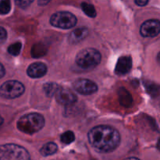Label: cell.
<instances>
[{
    "instance_id": "obj_6",
    "label": "cell",
    "mask_w": 160,
    "mask_h": 160,
    "mask_svg": "<svg viewBox=\"0 0 160 160\" xmlns=\"http://www.w3.org/2000/svg\"><path fill=\"white\" fill-rule=\"evenodd\" d=\"M24 86L17 81H8L0 87V96L5 98H16L24 92Z\"/></svg>"
},
{
    "instance_id": "obj_21",
    "label": "cell",
    "mask_w": 160,
    "mask_h": 160,
    "mask_svg": "<svg viewBox=\"0 0 160 160\" xmlns=\"http://www.w3.org/2000/svg\"><path fill=\"white\" fill-rule=\"evenodd\" d=\"M147 90H148V93L151 94L152 96H156L159 94V88L156 85L153 84H148L146 86Z\"/></svg>"
},
{
    "instance_id": "obj_14",
    "label": "cell",
    "mask_w": 160,
    "mask_h": 160,
    "mask_svg": "<svg viewBox=\"0 0 160 160\" xmlns=\"http://www.w3.org/2000/svg\"><path fill=\"white\" fill-rule=\"evenodd\" d=\"M57 151V145L53 142H48L43 145L42 148H41V154L42 156H51V155L54 154Z\"/></svg>"
},
{
    "instance_id": "obj_18",
    "label": "cell",
    "mask_w": 160,
    "mask_h": 160,
    "mask_svg": "<svg viewBox=\"0 0 160 160\" xmlns=\"http://www.w3.org/2000/svg\"><path fill=\"white\" fill-rule=\"evenodd\" d=\"M74 140V134L70 131H66L65 133H63V134L61 135V142L63 144H66V145H69V144L72 143Z\"/></svg>"
},
{
    "instance_id": "obj_12",
    "label": "cell",
    "mask_w": 160,
    "mask_h": 160,
    "mask_svg": "<svg viewBox=\"0 0 160 160\" xmlns=\"http://www.w3.org/2000/svg\"><path fill=\"white\" fill-rule=\"evenodd\" d=\"M88 34V30L84 27L78 28L77 29L73 30L69 36V42L71 44L79 43L82 40H84Z\"/></svg>"
},
{
    "instance_id": "obj_23",
    "label": "cell",
    "mask_w": 160,
    "mask_h": 160,
    "mask_svg": "<svg viewBox=\"0 0 160 160\" xmlns=\"http://www.w3.org/2000/svg\"><path fill=\"white\" fill-rule=\"evenodd\" d=\"M7 38V32L3 28L0 27V44L3 43Z\"/></svg>"
},
{
    "instance_id": "obj_10",
    "label": "cell",
    "mask_w": 160,
    "mask_h": 160,
    "mask_svg": "<svg viewBox=\"0 0 160 160\" xmlns=\"http://www.w3.org/2000/svg\"><path fill=\"white\" fill-rule=\"evenodd\" d=\"M131 67H132V59L131 56H120L116 65L115 73L118 75H124L131 70Z\"/></svg>"
},
{
    "instance_id": "obj_26",
    "label": "cell",
    "mask_w": 160,
    "mask_h": 160,
    "mask_svg": "<svg viewBox=\"0 0 160 160\" xmlns=\"http://www.w3.org/2000/svg\"><path fill=\"white\" fill-rule=\"evenodd\" d=\"M5 75V69L4 67L0 63V78H2L3 76Z\"/></svg>"
},
{
    "instance_id": "obj_2",
    "label": "cell",
    "mask_w": 160,
    "mask_h": 160,
    "mask_svg": "<svg viewBox=\"0 0 160 160\" xmlns=\"http://www.w3.org/2000/svg\"><path fill=\"white\" fill-rule=\"evenodd\" d=\"M44 124V117L41 114L33 112L22 117L17 122V128L25 134H33L40 131Z\"/></svg>"
},
{
    "instance_id": "obj_11",
    "label": "cell",
    "mask_w": 160,
    "mask_h": 160,
    "mask_svg": "<svg viewBox=\"0 0 160 160\" xmlns=\"http://www.w3.org/2000/svg\"><path fill=\"white\" fill-rule=\"evenodd\" d=\"M27 73L29 77L32 78H39L45 76L47 73V67L45 64L42 62H34L29 66L28 68Z\"/></svg>"
},
{
    "instance_id": "obj_16",
    "label": "cell",
    "mask_w": 160,
    "mask_h": 160,
    "mask_svg": "<svg viewBox=\"0 0 160 160\" xmlns=\"http://www.w3.org/2000/svg\"><path fill=\"white\" fill-rule=\"evenodd\" d=\"M81 6L84 13L88 16L89 17L94 18V17H96V11H95V7L92 4H89V3L87 2H82L81 4Z\"/></svg>"
},
{
    "instance_id": "obj_3",
    "label": "cell",
    "mask_w": 160,
    "mask_h": 160,
    "mask_svg": "<svg viewBox=\"0 0 160 160\" xmlns=\"http://www.w3.org/2000/svg\"><path fill=\"white\" fill-rule=\"evenodd\" d=\"M101 54L95 48H84L80 51L76 56V63L84 70L96 67L101 62Z\"/></svg>"
},
{
    "instance_id": "obj_30",
    "label": "cell",
    "mask_w": 160,
    "mask_h": 160,
    "mask_svg": "<svg viewBox=\"0 0 160 160\" xmlns=\"http://www.w3.org/2000/svg\"><path fill=\"white\" fill-rule=\"evenodd\" d=\"M158 62H159V63L160 65V52L159 53V55H158Z\"/></svg>"
},
{
    "instance_id": "obj_20",
    "label": "cell",
    "mask_w": 160,
    "mask_h": 160,
    "mask_svg": "<svg viewBox=\"0 0 160 160\" xmlns=\"http://www.w3.org/2000/svg\"><path fill=\"white\" fill-rule=\"evenodd\" d=\"M11 9L10 0L0 1V14H7Z\"/></svg>"
},
{
    "instance_id": "obj_28",
    "label": "cell",
    "mask_w": 160,
    "mask_h": 160,
    "mask_svg": "<svg viewBox=\"0 0 160 160\" xmlns=\"http://www.w3.org/2000/svg\"><path fill=\"white\" fill-rule=\"evenodd\" d=\"M157 148H158V149L160 150V138L159 139V141H158V143H157Z\"/></svg>"
},
{
    "instance_id": "obj_25",
    "label": "cell",
    "mask_w": 160,
    "mask_h": 160,
    "mask_svg": "<svg viewBox=\"0 0 160 160\" xmlns=\"http://www.w3.org/2000/svg\"><path fill=\"white\" fill-rule=\"evenodd\" d=\"M51 1L52 0H38V5L39 6H45Z\"/></svg>"
},
{
    "instance_id": "obj_19",
    "label": "cell",
    "mask_w": 160,
    "mask_h": 160,
    "mask_svg": "<svg viewBox=\"0 0 160 160\" xmlns=\"http://www.w3.org/2000/svg\"><path fill=\"white\" fill-rule=\"evenodd\" d=\"M21 47L22 44L20 42H16V43L9 45L8 48V52L9 54L12 55V56H18L21 50Z\"/></svg>"
},
{
    "instance_id": "obj_29",
    "label": "cell",
    "mask_w": 160,
    "mask_h": 160,
    "mask_svg": "<svg viewBox=\"0 0 160 160\" xmlns=\"http://www.w3.org/2000/svg\"><path fill=\"white\" fill-rule=\"evenodd\" d=\"M2 123H3V119H2V117L0 116V125H2Z\"/></svg>"
},
{
    "instance_id": "obj_24",
    "label": "cell",
    "mask_w": 160,
    "mask_h": 160,
    "mask_svg": "<svg viewBox=\"0 0 160 160\" xmlns=\"http://www.w3.org/2000/svg\"><path fill=\"white\" fill-rule=\"evenodd\" d=\"M148 0H135V3L139 6H145L148 4Z\"/></svg>"
},
{
    "instance_id": "obj_9",
    "label": "cell",
    "mask_w": 160,
    "mask_h": 160,
    "mask_svg": "<svg viewBox=\"0 0 160 160\" xmlns=\"http://www.w3.org/2000/svg\"><path fill=\"white\" fill-rule=\"evenodd\" d=\"M56 99L59 104L70 106L77 102V96L70 89L66 88H59L55 94Z\"/></svg>"
},
{
    "instance_id": "obj_8",
    "label": "cell",
    "mask_w": 160,
    "mask_h": 160,
    "mask_svg": "<svg viewBox=\"0 0 160 160\" xmlns=\"http://www.w3.org/2000/svg\"><path fill=\"white\" fill-rule=\"evenodd\" d=\"M141 34L145 38H153L160 33V20H148L142 23Z\"/></svg>"
},
{
    "instance_id": "obj_7",
    "label": "cell",
    "mask_w": 160,
    "mask_h": 160,
    "mask_svg": "<svg viewBox=\"0 0 160 160\" xmlns=\"http://www.w3.org/2000/svg\"><path fill=\"white\" fill-rule=\"evenodd\" d=\"M73 85L75 91L84 95H92L98 90L97 84L88 79H78Z\"/></svg>"
},
{
    "instance_id": "obj_13",
    "label": "cell",
    "mask_w": 160,
    "mask_h": 160,
    "mask_svg": "<svg viewBox=\"0 0 160 160\" xmlns=\"http://www.w3.org/2000/svg\"><path fill=\"white\" fill-rule=\"evenodd\" d=\"M119 100L120 103L124 107H130L132 104V97L131 94L128 92L125 88H121L119 89Z\"/></svg>"
},
{
    "instance_id": "obj_22",
    "label": "cell",
    "mask_w": 160,
    "mask_h": 160,
    "mask_svg": "<svg viewBox=\"0 0 160 160\" xmlns=\"http://www.w3.org/2000/svg\"><path fill=\"white\" fill-rule=\"evenodd\" d=\"M33 1L34 0H15V2L19 7L24 9L29 6L33 2Z\"/></svg>"
},
{
    "instance_id": "obj_4",
    "label": "cell",
    "mask_w": 160,
    "mask_h": 160,
    "mask_svg": "<svg viewBox=\"0 0 160 160\" xmlns=\"http://www.w3.org/2000/svg\"><path fill=\"white\" fill-rule=\"evenodd\" d=\"M0 160H31L26 148L15 144L0 145Z\"/></svg>"
},
{
    "instance_id": "obj_5",
    "label": "cell",
    "mask_w": 160,
    "mask_h": 160,
    "mask_svg": "<svg viewBox=\"0 0 160 160\" xmlns=\"http://www.w3.org/2000/svg\"><path fill=\"white\" fill-rule=\"evenodd\" d=\"M50 23L56 28L70 29L77 23V18L71 12L61 11L53 14L50 18Z\"/></svg>"
},
{
    "instance_id": "obj_17",
    "label": "cell",
    "mask_w": 160,
    "mask_h": 160,
    "mask_svg": "<svg viewBox=\"0 0 160 160\" xmlns=\"http://www.w3.org/2000/svg\"><path fill=\"white\" fill-rule=\"evenodd\" d=\"M58 85L55 83H47L44 85V91L48 97H51L52 95H55L56 92H57Z\"/></svg>"
},
{
    "instance_id": "obj_1",
    "label": "cell",
    "mask_w": 160,
    "mask_h": 160,
    "mask_svg": "<svg viewBox=\"0 0 160 160\" xmlns=\"http://www.w3.org/2000/svg\"><path fill=\"white\" fill-rule=\"evenodd\" d=\"M89 143L99 152H110L118 147L120 136L113 128L100 125L92 128L88 134Z\"/></svg>"
},
{
    "instance_id": "obj_27",
    "label": "cell",
    "mask_w": 160,
    "mask_h": 160,
    "mask_svg": "<svg viewBox=\"0 0 160 160\" xmlns=\"http://www.w3.org/2000/svg\"><path fill=\"white\" fill-rule=\"evenodd\" d=\"M124 160H140V159H138V158H135V157H131V158H128V159H126Z\"/></svg>"
},
{
    "instance_id": "obj_15",
    "label": "cell",
    "mask_w": 160,
    "mask_h": 160,
    "mask_svg": "<svg viewBox=\"0 0 160 160\" xmlns=\"http://www.w3.org/2000/svg\"><path fill=\"white\" fill-rule=\"evenodd\" d=\"M46 48L42 44H37V45H34L31 49V54H32L33 57H41L42 56H45L46 53Z\"/></svg>"
}]
</instances>
